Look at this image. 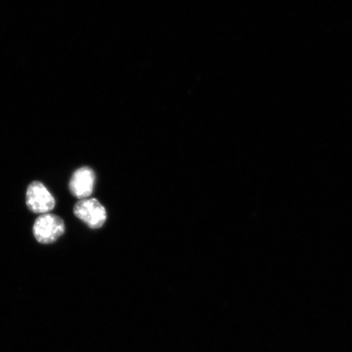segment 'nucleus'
Masks as SVG:
<instances>
[{
    "label": "nucleus",
    "instance_id": "nucleus-1",
    "mask_svg": "<svg viewBox=\"0 0 352 352\" xmlns=\"http://www.w3.org/2000/svg\"><path fill=\"white\" fill-rule=\"evenodd\" d=\"M65 230L63 219L56 214H43L35 220L33 232L39 243H54L64 234Z\"/></svg>",
    "mask_w": 352,
    "mask_h": 352
},
{
    "label": "nucleus",
    "instance_id": "nucleus-2",
    "mask_svg": "<svg viewBox=\"0 0 352 352\" xmlns=\"http://www.w3.org/2000/svg\"><path fill=\"white\" fill-rule=\"evenodd\" d=\"M74 213L92 230L102 227L107 218V210L95 198L77 202L74 208Z\"/></svg>",
    "mask_w": 352,
    "mask_h": 352
},
{
    "label": "nucleus",
    "instance_id": "nucleus-3",
    "mask_svg": "<svg viewBox=\"0 0 352 352\" xmlns=\"http://www.w3.org/2000/svg\"><path fill=\"white\" fill-rule=\"evenodd\" d=\"M26 205L30 211L36 214H47L55 208L56 201L41 182L30 184L26 192Z\"/></svg>",
    "mask_w": 352,
    "mask_h": 352
},
{
    "label": "nucleus",
    "instance_id": "nucleus-4",
    "mask_svg": "<svg viewBox=\"0 0 352 352\" xmlns=\"http://www.w3.org/2000/svg\"><path fill=\"white\" fill-rule=\"evenodd\" d=\"M96 175L90 167L83 166L74 171L69 187L72 195L78 199H85L94 192Z\"/></svg>",
    "mask_w": 352,
    "mask_h": 352
}]
</instances>
